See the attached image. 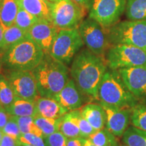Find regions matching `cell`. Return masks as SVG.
Wrapping results in <instances>:
<instances>
[{
	"label": "cell",
	"instance_id": "6da1fadb",
	"mask_svg": "<svg viewBox=\"0 0 146 146\" xmlns=\"http://www.w3.org/2000/svg\"><path fill=\"white\" fill-rule=\"evenodd\" d=\"M107 66L104 56H98L87 48L83 49L72 60L70 76L85 96L98 100L99 87Z\"/></svg>",
	"mask_w": 146,
	"mask_h": 146
},
{
	"label": "cell",
	"instance_id": "7a4b0ae2",
	"mask_svg": "<svg viewBox=\"0 0 146 146\" xmlns=\"http://www.w3.org/2000/svg\"><path fill=\"white\" fill-rule=\"evenodd\" d=\"M39 96L54 98L70 80L66 65L45 53L37 66L32 71Z\"/></svg>",
	"mask_w": 146,
	"mask_h": 146
},
{
	"label": "cell",
	"instance_id": "3957f363",
	"mask_svg": "<svg viewBox=\"0 0 146 146\" xmlns=\"http://www.w3.org/2000/svg\"><path fill=\"white\" fill-rule=\"evenodd\" d=\"M44 54L43 50L29 35L3 52V67L5 70L32 71L41 62Z\"/></svg>",
	"mask_w": 146,
	"mask_h": 146
},
{
	"label": "cell",
	"instance_id": "277c9868",
	"mask_svg": "<svg viewBox=\"0 0 146 146\" xmlns=\"http://www.w3.org/2000/svg\"><path fill=\"white\" fill-rule=\"evenodd\" d=\"M98 100L121 108H132L137 104V99L126 86L118 70L110 68L100 85Z\"/></svg>",
	"mask_w": 146,
	"mask_h": 146
},
{
	"label": "cell",
	"instance_id": "5b68a950",
	"mask_svg": "<svg viewBox=\"0 0 146 146\" xmlns=\"http://www.w3.org/2000/svg\"><path fill=\"white\" fill-rule=\"evenodd\" d=\"M107 31L111 45H129L146 50V21L118 22Z\"/></svg>",
	"mask_w": 146,
	"mask_h": 146
},
{
	"label": "cell",
	"instance_id": "8992f818",
	"mask_svg": "<svg viewBox=\"0 0 146 146\" xmlns=\"http://www.w3.org/2000/svg\"><path fill=\"white\" fill-rule=\"evenodd\" d=\"M49 7L50 21L59 29L78 28L88 11L73 0H58Z\"/></svg>",
	"mask_w": 146,
	"mask_h": 146
},
{
	"label": "cell",
	"instance_id": "52a82bcc",
	"mask_svg": "<svg viewBox=\"0 0 146 146\" xmlns=\"http://www.w3.org/2000/svg\"><path fill=\"white\" fill-rule=\"evenodd\" d=\"M105 59L112 70L146 66V50L133 45H112L106 53Z\"/></svg>",
	"mask_w": 146,
	"mask_h": 146
},
{
	"label": "cell",
	"instance_id": "ba28073f",
	"mask_svg": "<svg viewBox=\"0 0 146 146\" xmlns=\"http://www.w3.org/2000/svg\"><path fill=\"white\" fill-rule=\"evenodd\" d=\"M84 45L78 28L60 29L50 54L67 66L72 62Z\"/></svg>",
	"mask_w": 146,
	"mask_h": 146
},
{
	"label": "cell",
	"instance_id": "9c48e42d",
	"mask_svg": "<svg viewBox=\"0 0 146 146\" xmlns=\"http://www.w3.org/2000/svg\"><path fill=\"white\" fill-rule=\"evenodd\" d=\"M78 29L87 48L98 56H104L111 45L107 29L89 17L81 22Z\"/></svg>",
	"mask_w": 146,
	"mask_h": 146
},
{
	"label": "cell",
	"instance_id": "30bf717a",
	"mask_svg": "<svg viewBox=\"0 0 146 146\" xmlns=\"http://www.w3.org/2000/svg\"><path fill=\"white\" fill-rule=\"evenodd\" d=\"M127 0H91L89 18L108 29L118 23L125 12Z\"/></svg>",
	"mask_w": 146,
	"mask_h": 146
},
{
	"label": "cell",
	"instance_id": "8fae6325",
	"mask_svg": "<svg viewBox=\"0 0 146 146\" xmlns=\"http://www.w3.org/2000/svg\"><path fill=\"white\" fill-rule=\"evenodd\" d=\"M4 76L16 96L33 102L39 96L31 71L6 70Z\"/></svg>",
	"mask_w": 146,
	"mask_h": 146
},
{
	"label": "cell",
	"instance_id": "7c38bea8",
	"mask_svg": "<svg viewBox=\"0 0 146 146\" xmlns=\"http://www.w3.org/2000/svg\"><path fill=\"white\" fill-rule=\"evenodd\" d=\"M99 104L106 112V128L115 136H123L130 123L131 108H121L100 102Z\"/></svg>",
	"mask_w": 146,
	"mask_h": 146
},
{
	"label": "cell",
	"instance_id": "4fadbf2b",
	"mask_svg": "<svg viewBox=\"0 0 146 146\" xmlns=\"http://www.w3.org/2000/svg\"><path fill=\"white\" fill-rule=\"evenodd\" d=\"M59 30L49 20L39 19L28 33L30 37L43 52L50 54Z\"/></svg>",
	"mask_w": 146,
	"mask_h": 146
},
{
	"label": "cell",
	"instance_id": "5bb4252c",
	"mask_svg": "<svg viewBox=\"0 0 146 146\" xmlns=\"http://www.w3.org/2000/svg\"><path fill=\"white\" fill-rule=\"evenodd\" d=\"M124 83L137 100L146 98V66L118 69Z\"/></svg>",
	"mask_w": 146,
	"mask_h": 146
},
{
	"label": "cell",
	"instance_id": "9a60e30c",
	"mask_svg": "<svg viewBox=\"0 0 146 146\" xmlns=\"http://www.w3.org/2000/svg\"><path fill=\"white\" fill-rule=\"evenodd\" d=\"M83 95L76 86L75 82L72 78H70L62 89L53 99L56 100L64 108L70 112L79 109L83 106Z\"/></svg>",
	"mask_w": 146,
	"mask_h": 146
},
{
	"label": "cell",
	"instance_id": "2e32d148",
	"mask_svg": "<svg viewBox=\"0 0 146 146\" xmlns=\"http://www.w3.org/2000/svg\"><path fill=\"white\" fill-rule=\"evenodd\" d=\"M35 116L45 118H59L68 112L56 100L39 96L35 102Z\"/></svg>",
	"mask_w": 146,
	"mask_h": 146
},
{
	"label": "cell",
	"instance_id": "e0dca14e",
	"mask_svg": "<svg viewBox=\"0 0 146 146\" xmlns=\"http://www.w3.org/2000/svg\"><path fill=\"white\" fill-rule=\"evenodd\" d=\"M81 116L86 119L96 131L105 128L106 116L103 107L98 104H89L80 110Z\"/></svg>",
	"mask_w": 146,
	"mask_h": 146
},
{
	"label": "cell",
	"instance_id": "ac0fdd59",
	"mask_svg": "<svg viewBox=\"0 0 146 146\" xmlns=\"http://www.w3.org/2000/svg\"><path fill=\"white\" fill-rule=\"evenodd\" d=\"M80 115V111L75 110L66 113L62 116V122L60 131L68 139L81 137L78 127V118Z\"/></svg>",
	"mask_w": 146,
	"mask_h": 146
},
{
	"label": "cell",
	"instance_id": "d6986e66",
	"mask_svg": "<svg viewBox=\"0 0 146 146\" xmlns=\"http://www.w3.org/2000/svg\"><path fill=\"white\" fill-rule=\"evenodd\" d=\"M5 110L10 116H35L36 109L35 102L29 101L20 97L16 96L14 101L8 106L5 107Z\"/></svg>",
	"mask_w": 146,
	"mask_h": 146
},
{
	"label": "cell",
	"instance_id": "ffe728a7",
	"mask_svg": "<svg viewBox=\"0 0 146 146\" xmlns=\"http://www.w3.org/2000/svg\"><path fill=\"white\" fill-rule=\"evenodd\" d=\"M19 6L38 19L50 21L49 4L43 0H18Z\"/></svg>",
	"mask_w": 146,
	"mask_h": 146
},
{
	"label": "cell",
	"instance_id": "44dd1931",
	"mask_svg": "<svg viewBox=\"0 0 146 146\" xmlns=\"http://www.w3.org/2000/svg\"><path fill=\"white\" fill-rule=\"evenodd\" d=\"M18 8V0H0V23L3 28L14 25Z\"/></svg>",
	"mask_w": 146,
	"mask_h": 146
},
{
	"label": "cell",
	"instance_id": "7402d4cb",
	"mask_svg": "<svg viewBox=\"0 0 146 146\" xmlns=\"http://www.w3.org/2000/svg\"><path fill=\"white\" fill-rule=\"evenodd\" d=\"M125 14L130 21H146V0H127Z\"/></svg>",
	"mask_w": 146,
	"mask_h": 146
},
{
	"label": "cell",
	"instance_id": "603a6c76",
	"mask_svg": "<svg viewBox=\"0 0 146 146\" xmlns=\"http://www.w3.org/2000/svg\"><path fill=\"white\" fill-rule=\"evenodd\" d=\"M29 36V33L19 28L14 24L12 26L4 29L3 32V52L9 47L15 45Z\"/></svg>",
	"mask_w": 146,
	"mask_h": 146
},
{
	"label": "cell",
	"instance_id": "cb8c5ba5",
	"mask_svg": "<svg viewBox=\"0 0 146 146\" xmlns=\"http://www.w3.org/2000/svg\"><path fill=\"white\" fill-rule=\"evenodd\" d=\"M122 137L124 144L127 146H146V131L134 126L128 127Z\"/></svg>",
	"mask_w": 146,
	"mask_h": 146
},
{
	"label": "cell",
	"instance_id": "d4e9b609",
	"mask_svg": "<svg viewBox=\"0 0 146 146\" xmlns=\"http://www.w3.org/2000/svg\"><path fill=\"white\" fill-rule=\"evenodd\" d=\"M88 139L98 146H120L116 136L106 128L96 131Z\"/></svg>",
	"mask_w": 146,
	"mask_h": 146
},
{
	"label": "cell",
	"instance_id": "484cf974",
	"mask_svg": "<svg viewBox=\"0 0 146 146\" xmlns=\"http://www.w3.org/2000/svg\"><path fill=\"white\" fill-rule=\"evenodd\" d=\"M34 122L42 131L43 137H45L55 132L60 131L62 122V117L52 118L36 116V117H34Z\"/></svg>",
	"mask_w": 146,
	"mask_h": 146
},
{
	"label": "cell",
	"instance_id": "4316f807",
	"mask_svg": "<svg viewBox=\"0 0 146 146\" xmlns=\"http://www.w3.org/2000/svg\"><path fill=\"white\" fill-rule=\"evenodd\" d=\"M21 133H32L39 137H43L42 131L34 122L33 116H14Z\"/></svg>",
	"mask_w": 146,
	"mask_h": 146
},
{
	"label": "cell",
	"instance_id": "83f0119b",
	"mask_svg": "<svg viewBox=\"0 0 146 146\" xmlns=\"http://www.w3.org/2000/svg\"><path fill=\"white\" fill-rule=\"evenodd\" d=\"M15 97L6 77L0 73V104L4 108L8 106L14 101Z\"/></svg>",
	"mask_w": 146,
	"mask_h": 146
},
{
	"label": "cell",
	"instance_id": "f1b7e54d",
	"mask_svg": "<svg viewBox=\"0 0 146 146\" xmlns=\"http://www.w3.org/2000/svg\"><path fill=\"white\" fill-rule=\"evenodd\" d=\"M39 20V19H38L35 16H33L27 11L19 6L15 21H14V25L25 31L29 32L31 28Z\"/></svg>",
	"mask_w": 146,
	"mask_h": 146
},
{
	"label": "cell",
	"instance_id": "f546056e",
	"mask_svg": "<svg viewBox=\"0 0 146 146\" xmlns=\"http://www.w3.org/2000/svg\"><path fill=\"white\" fill-rule=\"evenodd\" d=\"M131 122L135 127L146 131V104H137L131 108Z\"/></svg>",
	"mask_w": 146,
	"mask_h": 146
},
{
	"label": "cell",
	"instance_id": "4dcf8cb0",
	"mask_svg": "<svg viewBox=\"0 0 146 146\" xmlns=\"http://www.w3.org/2000/svg\"><path fill=\"white\" fill-rule=\"evenodd\" d=\"M43 138L45 146H66L68 140V138L60 131L55 132Z\"/></svg>",
	"mask_w": 146,
	"mask_h": 146
},
{
	"label": "cell",
	"instance_id": "1f68e13d",
	"mask_svg": "<svg viewBox=\"0 0 146 146\" xmlns=\"http://www.w3.org/2000/svg\"><path fill=\"white\" fill-rule=\"evenodd\" d=\"M2 132L4 135L12 137L17 140L18 139L20 135H21V132L20 131L17 122L13 116L10 115L8 123L2 129Z\"/></svg>",
	"mask_w": 146,
	"mask_h": 146
},
{
	"label": "cell",
	"instance_id": "d6a6232c",
	"mask_svg": "<svg viewBox=\"0 0 146 146\" xmlns=\"http://www.w3.org/2000/svg\"><path fill=\"white\" fill-rule=\"evenodd\" d=\"M18 141L33 146H45L44 138L32 133H21Z\"/></svg>",
	"mask_w": 146,
	"mask_h": 146
},
{
	"label": "cell",
	"instance_id": "836d02e7",
	"mask_svg": "<svg viewBox=\"0 0 146 146\" xmlns=\"http://www.w3.org/2000/svg\"><path fill=\"white\" fill-rule=\"evenodd\" d=\"M78 127H79L81 137L84 139H88L89 136L96 131V129L91 125V124L81 116V114L80 115L78 118Z\"/></svg>",
	"mask_w": 146,
	"mask_h": 146
},
{
	"label": "cell",
	"instance_id": "e575fe53",
	"mask_svg": "<svg viewBox=\"0 0 146 146\" xmlns=\"http://www.w3.org/2000/svg\"><path fill=\"white\" fill-rule=\"evenodd\" d=\"M18 141L12 137L3 135L2 139L0 142V146H18Z\"/></svg>",
	"mask_w": 146,
	"mask_h": 146
},
{
	"label": "cell",
	"instance_id": "d590c367",
	"mask_svg": "<svg viewBox=\"0 0 146 146\" xmlns=\"http://www.w3.org/2000/svg\"><path fill=\"white\" fill-rule=\"evenodd\" d=\"M9 118H10V115L5 110V108L1 106L0 108V130L2 131V129L8 123Z\"/></svg>",
	"mask_w": 146,
	"mask_h": 146
},
{
	"label": "cell",
	"instance_id": "8d00e7d4",
	"mask_svg": "<svg viewBox=\"0 0 146 146\" xmlns=\"http://www.w3.org/2000/svg\"><path fill=\"white\" fill-rule=\"evenodd\" d=\"M85 139L82 137L69 138L67 140L66 146H84Z\"/></svg>",
	"mask_w": 146,
	"mask_h": 146
},
{
	"label": "cell",
	"instance_id": "74e56055",
	"mask_svg": "<svg viewBox=\"0 0 146 146\" xmlns=\"http://www.w3.org/2000/svg\"><path fill=\"white\" fill-rule=\"evenodd\" d=\"M73 1L89 11V9L90 8L91 0H73Z\"/></svg>",
	"mask_w": 146,
	"mask_h": 146
},
{
	"label": "cell",
	"instance_id": "f35d334b",
	"mask_svg": "<svg viewBox=\"0 0 146 146\" xmlns=\"http://www.w3.org/2000/svg\"><path fill=\"white\" fill-rule=\"evenodd\" d=\"M3 32H4V28L1 25V24L0 23V51H2V52L3 43Z\"/></svg>",
	"mask_w": 146,
	"mask_h": 146
},
{
	"label": "cell",
	"instance_id": "ab89813d",
	"mask_svg": "<svg viewBox=\"0 0 146 146\" xmlns=\"http://www.w3.org/2000/svg\"><path fill=\"white\" fill-rule=\"evenodd\" d=\"M84 146H98L96 144L92 143L90 140L88 139H85V141H84Z\"/></svg>",
	"mask_w": 146,
	"mask_h": 146
},
{
	"label": "cell",
	"instance_id": "60d3db41",
	"mask_svg": "<svg viewBox=\"0 0 146 146\" xmlns=\"http://www.w3.org/2000/svg\"><path fill=\"white\" fill-rule=\"evenodd\" d=\"M3 54V52H2V51H0V73H1V68H2V67H3V64H2Z\"/></svg>",
	"mask_w": 146,
	"mask_h": 146
},
{
	"label": "cell",
	"instance_id": "b9f144b4",
	"mask_svg": "<svg viewBox=\"0 0 146 146\" xmlns=\"http://www.w3.org/2000/svg\"><path fill=\"white\" fill-rule=\"evenodd\" d=\"M43 1H45V2L48 3V4H51V3H55L58 1V0H43Z\"/></svg>",
	"mask_w": 146,
	"mask_h": 146
},
{
	"label": "cell",
	"instance_id": "7bdbcfd3",
	"mask_svg": "<svg viewBox=\"0 0 146 146\" xmlns=\"http://www.w3.org/2000/svg\"><path fill=\"white\" fill-rule=\"evenodd\" d=\"M18 146H33V145H29V144H26V143H21V142L18 141Z\"/></svg>",
	"mask_w": 146,
	"mask_h": 146
},
{
	"label": "cell",
	"instance_id": "ee69618b",
	"mask_svg": "<svg viewBox=\"0 0 146 146\" xmlns=\"http://www.w3.org/2000/svg\"><path fill=\"white\" fill-rule=\"evenodd\" d=\"M3 135H4V134H3V133L2 132V131L0 130V142H1V139H2V137H3Z\"/></svg>",
	"mask_w": 146,
	"mask_h": 146
},
{
	"label": "cell",
	"instance_id": "f6af8a7d",
	"mask_svg": "<svg viewBox=\"0 0 146 146\" xmlns=\"http://www.w3.org/2000/svg\"><path fill=\"white\" fill-rule=\"evenodd\" d=\"M120 146H127V145H126L125 144H124V145H120Z\"/></svg>",
	"mask_w": 146,
	"mask_h": 146
},
{
	"label": "cell",
	"instance_id": "bcb514c9",
	"mask_svg": "<svg viewBox=\"0 0 146 146\" xmlns=\"http://www.w3.org/2000/svg\"><path fill=\"white\" fill-rule=\"evenodd\" d=\"M1 106H1V104H0V108H1Z\"/></svg>",
	"mask_w": 146,
	"mask_h": 146
}]
</instances>
